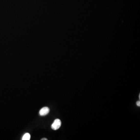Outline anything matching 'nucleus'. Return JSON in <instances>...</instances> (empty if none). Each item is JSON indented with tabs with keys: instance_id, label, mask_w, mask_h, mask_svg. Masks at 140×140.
Listing matches in <instances>:
<instances>
[{
	"instance_id": "f257e3e1",
	"label": "nucleus",
	"mask_w": 140,
	"mask_h": 140,
	"mask_svg": "<svg viewBox=\"0 0 140 140\" xmlns=\"http://www.w3.org/2000/svg\"><path fill=\"white\" fill-rule=\"evenodd\" d=\"M61 126V121L60 119H57L55 120L52 125L51 128L53 130H57Z\"/></svg>"
},
{
	"instance_id": "f03ea898",
	"label": "nucleus",
	"mask_w": 140,
	"mask_h": 140,
	"mask_svg": "<svg viewBox=\"0 0 140 140\" xmlns=\"http://www.w3.org/2000/svg\"><path fill=\"white\" fill-rule=\"evenodd\" d=\"M49 112V109L48 107H44L40 110V115L41 116H45L48 114Z\"/></svg>"
},
{
	"instance_id": "7ed1b4c3",
	"label": "nucleus",
	"mask_w": 140,
	"mask_h": 140,
	"mask_svg": "<svg viewBox=\"0 0 140 140\" xmlns=\"http://www.w3.org/2000/svg\"><path fill=\"white\" fill-rule=\"evenodd\" d=\"M30 138V135L29 133H26L22 137L23 140H29Z\"/></svg>"
},
{
	"instance_id": "20e7f679",
	"label": "nucleus",
	"mask_w": 140,
	"mask_h": 140,
	"mask_svg": "<svg viewBox=\"0 0 140 140\" xmlns=\"http://www.w3.org/2000/svg\"><path fill=\"white\" fill-rule=\"evenodd\" d=\"M137 105L138 106V107H140V101H138L137 102Z\"/></svg>"
},
{
	"instance_id": "39448f33",
	"label": "nucleus",
	"mask_w": 140,
	"mask_h": 140,
	"mask_svg": "<svg viewBox=\"0 0 140 140\" xmlns=\"http://www.w3.org/2000/svg\"><path fill=\"white\" fill-rule=\"evenodd\" d=\"M41 140H47L48 139H47V138H42V139H41Z\"/></svg>"
},
{
	"instance_id": "423d86ee",
	"label": "nucleus",
	"mask_w": 140,
	"mask_h": 140,
	"mask_svg": "<svg viewBox=\"0 0 140 140\" xmlns=\"http://www.w3.org/2000/svg\"><path fill=\"white\" fill-rule=\"evenodd\" d=\"M139 99H140V94L139 95Z\"/></svg>"
}]
</instances>
